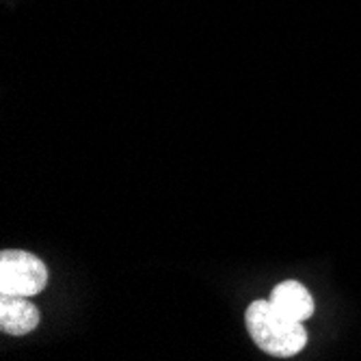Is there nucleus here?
Masks as SVG:
<instances>
[{"label":"nucleus","instance_id":"nucleus-4","mask_svg":"<svg viewBox=\"0 0 361 361\" xmlns=\"http://www.w3.org/2000/svg\"><path fill=\"white\" fill-rule=\"evenodd\" d=\"M271 305L290 320L305 322L314 314V299L299 281H281L271 292Z\"/></svg>","mask_w":361,"mask_h":361},{"label":"nucleus","instance_id":"nucleus-1","mask_svg":"<svg viewBox=\"0 0 361 361\" xmlns=\"http://www.w3.org/2000/svg\"><path fill=\"white\" fill-rule=\"evenodd\" d=\"M245 322L251 340L273 357H292L307 344L303 322L286 318L271 305V301H253L247 307Z\"/></svg>","mask_w":361,"mask_h":361},{"label":"nucleus","instance_id":"nucleus-3","mask_svg":"<svg viewBox=\"0 0 361 361\" xmlns=\"http://www.w3.org/2000/svg\"><path fill=\"white\" fill-rule=\"evenodd\" d=\"M39 324V310L28 301V297L0 294V329L9 336H26Z\"/></svg>","mask_w":361,"mask_h":361},{"label":"nucleus","instance_id":"nucleus-2","mask_svg":"<svg viewBox=\"0 0 361 361\" xmlns=\"http://www.w3.org/2000/svg\"><path fill=\"white\" fill-rule=\"evenodd\" d=\"M48 267L28 251H3L0 255V294L35 297L48 286Z\"/></svg>","mask_w":361,"mask_h":361}]
</instances>
